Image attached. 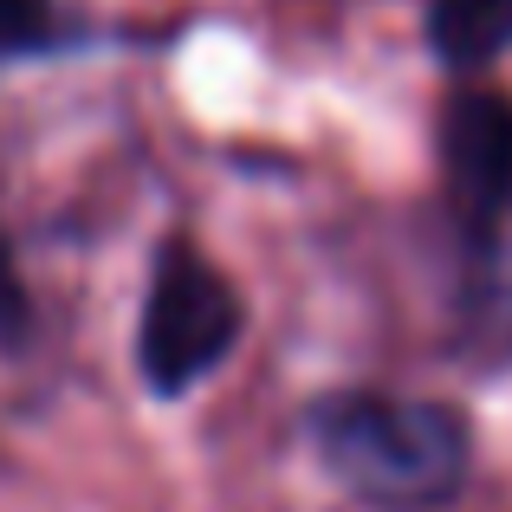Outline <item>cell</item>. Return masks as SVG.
<instances>
[{
    "label": "cell",
    "mask_w": 512,
    "mask_h": 512,
    "mask_svg": "<svg viewBox=\"0 0 512 512\" xmlns=\"http://www.w3.org/2000/svg\"><path fill=\"white\" fill-rule=\"evenodd\" d=\"M312 441L350 493L376 506H441L467 480V422L448 402L415 396H331Z\"/></svg>",
    "instance_id": "6da1fadb"
},
{
    "label": "cell",
    "mask_w": 512,
    "mask_h": 512,
    "mask_svg": "<svg viewBox=\"0 0 512 512\" xmlns=\"http://www.w3.org/2000/svg\"><path fill=\"white\" fill-rule=\"evenodd\" d=\"M240 292L227 286L221 266H208L195 247H163L150 273V299H143L137 325V370L156 396H182L201 376L227 363L240 344Z\"/></svg>",
    "instance_id": "7a4b0ae2"
},
{
    "label": "cell",
    "mask_w": 512,
    "mask_h": 512,
    "mask_svg": "<svg viewBox=\"0 0 512 512\" xmlns=\"http://www.w3.org/2000/svg\"><path fill=\"white\" fill-rule=\"evenodd\" d=\"M441 175L454 221L474 240H500L512 227V98L461 91L441 117Z\"/></svg>",
    "instance_id": "3957f363"
},
{
    "label": "cell",
    "mask_w": 512,
    "mask_h": 512,
    "mask_svg": "<svg viewBox=\"0 0 512 512\" xmlns=\"http://www.w3.org/2000/svg\"><path fill=\"white\" fill-rule=\"evenodd\" d=\"M428 46L448 72H480L512 46V0H435Z\"/></svg>",
    "instance_id": "277c9868"
},
{
    "label": "cell",
    "mask_w": 512,
    "mask_h": 512,
    "mask_svg": "<svg viewBox=\"0 0 512 512\" xmlns=\"http://www.w3.org/2000/svg\"><path fill=\"white\" fill-rule=\"evenodd\" d=\"M39 46H52V7L46 0H0V59H26Z\"/></svg>",
    "instance_id": "5b68a950"
},
{
    "label": "cell",
    "mask_w": 512,
    "mask_h": 512,
    "mask_svg": "<svg viewBox=\"0 0 512 512\" xmlns=\"http://www.w3.org/2000/svg\"><path fill=\"white\" fill-rule=\"evenodd\" d=\"M26 331H33V299H26L20 286V266H13V253L0 247V344H26Z\"/></svg>",
    "instance_id": "8992f818"
}]
</instances>
